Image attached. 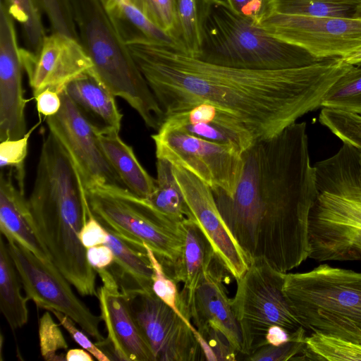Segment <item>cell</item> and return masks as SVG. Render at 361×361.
<instances>
[{"instance_id": "cell-1", "label": "cell", "mask_w": 361, "mask_h": 361, "mask_svg": "<svg viewBox=\"0 0 361 361\" xmlns=\"http://www.w3.org/2000/svg\"><path fill=\"white\" fill-rule=\"evenodd\" d=\"M127 46L165 118L208 102L238 116L255 140L276 135L320 107L329 88L350 66L336 57L298 68L241 69L207 63L161 44Z\"/></svg>"}, {"instance_id": "cell-2", "label": "cell", "mask_w": 361, "mask_h": 361, "mask_svg": "<svg viewBox=\"0 0 361 361\" xmlns=\"http://www.w3.org/2000/svg\"><path fill=\"white\" fill-rule=\"evenodd\" d=\"M231 196L212 189L219 213L248 262L288 273L309 257L308 220L318 192L305 122L256 140L242 153Z\"/></svg>"}, {"instance_id": "cell-3", "label": "cell", "mask_w": 361, "mask_h": 361, "mask_svg": "<svg viewBox=\"0 0 361 361\" xmlns=\"http://www.w3.org/2000/svg\"><path fill=\"white\" fill-rule=\"evenodd\" d=\"M27 202L54 264L75 288L92 283L97 273L78 236L90 211L85 187L70 157L49 131L42 139Z\"/></svg>"}, {"instance_id": "cell-4", "label": "cell", "mask_w": 361, "mask_h": 361, "mask_svg": "<svg viewBox=\"0 0 361 361\" xmlns=\"http://www.w3.org/2000/svg\"><path fill=\"white\" fill-rule=\"evenodd\" d=\"M78 41L92 72L114 96L124 99L145 126L158 130L165 114L100 0H70Z\"/></svg>"}, {"instance_id": "cell-5", "label": "cell", "mask_w": 361, "mask_h": 361, "mask_svg": "<svg viewBox=\"0 0 361 361\" xmlns=\"http://www.w3.org/2000/svg\"><path fill=\"white\" fill-rule=\"evenodd\" d=\"M196 58L249 70L298 68L331 59L319 58L270 34L256 21L235 13L224 0H217L210 10Z\"/></svg>"}, {"instance_id": "cell-6", "label": "cell", "mask_w": 361, "mask_h": 361, "mask_svg": "<svg viewBox=\"0 0 361 361\" xmlns=\"http://www.w3.org/2000/svg\"><path fill=\"white\" fill-rule=\"evenodd\" d=\"M283 292L306 330L361 344V273L326 264L286 273Z\"/></svg>"}, {"instance_id": "cell-7", "label": "cell", "mask_w": 361, "mask_h": 361, "mask_svg": "<svg viewBox=\"0 0 361 361\" xmlns=\"http://www.w3.org/2000/svg\"><path fill=\"white\" fill-rule=\"evenodd\" d=\"M92 214L104 228L133 246L144 250L145 243L164 269L179 258L183 247L180 224L158 213L129 190L111 185L85 189Z\"/></svg>"}, {"instance_id": "cell-8", "label": "cell", "mask_w": 361, "mask_h": 361, "mask_svg": "<svg viewBox=\"0 0 361 361\" xmlns=\"http://www.w3.org/2000/svg\"><path fill=\"white\" fill-rule=\"evenodd\" d=\"M285 274L264 259H255L236 280L231 302L241 332V353L245 356L265 345V335L271 326L291 332L302 326L283 292Z\"/></svg>"}, {"instance_id": "cell-9", "label": "cell", "mask_w": 361, "mask_h": 361, "mask_svg": "<svg viewBox=\"0 0 361 361\" xmlns=\"http://www.w3.org/2000/svg\"><path fill=\"white\" fill-rule=\"evenodd\" d=\"M152 138L157 159L183 167L211 189L220 190L228 196L233 195L243 167V152L239 149L164 126Z\"/></svg>"}, {"instance_id": "cell-10", "label": "cell", "mask_w": 361, "mask_h": 361, "mask_svg": "<svg viewBox=\"0 0 361 361\" xmlns=\"http://www.w3.org/2000/svg\"><path fill=\"white\" fill-rule=\"evenodd\" d=\"M8 248L19 275L25 297L45 310H55L68 316L97 342L104 339L99 330L101 316L91 312L53 263H46L11 238Z\"/></svg>"}, {"instance_id": "cell-11", "label": "cell", "mask_w": 361, "mask_h": 361, "mask_svg": "<svg viewBox=\"0 0 361 361\" xmlns=\"http://www.w3.org/2000/svg\"><path fill=\"white\" fill-rule=\"evenodd\" d=\"M59 94L61 109L47 117L46 123L74 164L85 189L97 185L126 188L103 152L97 137L98 126L71 99L66 88Z\"/></svg>"}, {"instance_id": "cell-12", "label": "cell", "mask_w": 361, "mask_h": 361, "mask_svg": "<svg viewBox=\"0 0 361 361\" xmlns=\"http://www.w3.org/2000/svg\"><path fill=\"white\" fill-rule=\"evenodd\" d=\"M309 257L318 262L361 260V202L319 194L308 220Z\"/></svg>"}, {"instance_id": "cell-13", "label": "cell", "mask_w": 361, "mask_h": 361, "mask_svg": "<svg viewBox=\"0 0 361 361\" xmlns=\"http://www.w3.org/2000/svg\"><path fill=\"white\" fill-rule=\"evenodd\" d=\"M124 288L133 315L152 350L154 361L204 360L194 326H190L153 292L137 288Z\"/></svg>"}, {"instance_id": "cell-14", "label": "cell", "mask_w": 361, "mask_h": 361, "mask_svg": "<svg viewBox=\"0 0 361 361\" xmlns=\"http://www.w3.org/2000/svg\"><path fill=\"white\" fill-rule=\"evenodd\" d=\"M259 24L319 58H345L361 47V19L271 13Z\"/></svg>"}, {"instance_id": "cell-15", "label": "cell", "mask_w": 361, "mask_h": 361, "mask_svg": "<svg viewBox=\"0 0 361 361\" xmlns=\"http://www.w3.org/2000/svg\"><path fill=\"white\" fill-rule=\"evenodd\" d=\"M103 285L97 289L101 317L107 338L95 344L111 360L154 361V355L133 315L124 287L107 269H96Z\"/></svg>"}, {"instance_id": "cell-16", "label": "cell", "mask_w": 361, "mask_h": 361, "mask_svg": "<svg viewBox=\"0 0 361 361\" xmlns=\"http://www.w3.org/2000/svg\"><path fill=\"white\" fill-rule=\"evenodd\" d=\"M20 54L34 97L46 89L60 94L71 81L92 68L80 42L59 32L47 35L36 56L25 48Z\"/></svg>"}, {"instance_id": "cell-17", "label": "cell", "mask_w": 361, "mask_h": 361, "mask_svg": "<svg viewBox=\"0 0 361 361\" xmlns=\"http://www.w3.org/2000/svg\"><path fill=\"white\" fill-rule=\"evenodd\" d=\"M173 174L192 219L200 226L231 276L239 279L247 271L249 262L227 228L211 188L181 166H173Z\"/></svg>"}, {"instance_id": "cell-18", "label": "cell", "mask_w": 361, "mask_h": 361, "mask_svg": "<svg viewBox=\"0 0 361 361\" xmlns=\"http://www.w3.org/2000/svg\"><path fill=\"white\" fill-rule=\"evenodd\" d=\"M14 20L3 1L0 5V142L27 133L23 87V65Z\"/></svg>"}, {"instance_id": "cell-19", "label": "cell", "mask_w": 361, "mask_h": 361, "mask_svg": "<svg viewBox=\"0 0 361 361\" xmlns=\"http://www.w3.org/2000/svg\"><path fill=\"white\" fill-rule=\"evenodd\" d=\"M228 272L216 255L210 268L192 294L185 296L180 293V310L185 319L192 322L196 329L205 324L218 329L241 353L240 326L224 283Z\"/></svg>"}, {"instance_id": "cell-20", "label": "cell", "mask_w": 361, "mask_h": 361, "mask_svg": "<svg viewBox=\"0 0 361 361\" xmlns=\"http://www.w3.org/2000/svg\"><path fill=\"white\" fill-rule=\"evenodd\" d=\"M161 126L244 152L256 140L245 123L220 106L203 102L168 116Z\"/></svg>"}, {"instance_id": "cell-21", "label": "cell", "mask_w": 361, "mask_h": 361, "mask_svg": "<svg viewBox=\"0 0 361 361\" xmlns=\"http://www.w3.org/2000/svg\"><path fill=\"white\" fill-rule=\"evenodd\" d=\"M13 171L0 176V231L46 263H53L36 228L24 192L13 181ZM54 264V263H53Z\"/></svg>"}, {"instance_id": "cell-22", "label": "cell", "mask_w": 361, "mask_h": 361, "mask_svg": "<svg viewBox=\"0 0 361 361\" xmlns=\"http://www.w3.org/2000/svg\"><path fill=\"white\" fill-rule=\"evenodd\" d=\"M313 167L318 195L326 193L361 202L360 149L343 142L336 154Z\"/></svg>"}, {"instance_id": "cell-23", "label": "cell", "mask_w": 361, "mask_h": 361, "mask_svg": "<svg viewBox=\"0 0 361 361\" xmlns=\"http://www.w3.org/2000/svg\"><path fill=\"white\" fill-rule=\"evenodd\" d=\"M183 247L178 259L167 269L166 274L176 283H183L180 293L190 296L207 272L216 254L200 226L192 219L180 224Z\"/></svg>"}, {"instance_id": "cell-24", "label": "cell", "mask_w": 361, "mask_h": 361, "mask_svg": "<svg viewBox=\"0 0 361 361\" xmlns=\"http://www.w3.org/2000/svg\"><path fill=\"white\" fill-rule=\"evenodd\" d=\"M97 137L106 158L126 188L147 199L156 189V179L141 165L133 147L121 138L119 130L112 127H98Z\"/></svg>"}, {"instance_id": "cell-25", "label": "cell", "mask_w": 361, "mask_h": 361, "mask_svg": "<svg viewBox=\"0 0 361 361\" xmlns=\"http://www.w3.org/2000/svg\"><path fill=\"white\" fill-rule=\"evenodd\" d=\"M119 36L128 45L149 42L179 50L173 39L147 19L127 0H100Z\"/></svg>"}, {"instance_id": "cell-26", "label": "cell", "mask_w": 361, "mask_h": 361, "mask_svg": "<svg viewBox=\"0 0 361 361\" xmlns=\"http://www.w3.org/2000/svg\"><path fill=\"white\" fill-rule=\"evenodd\" d=\"M91 70L71 81L66 90L82 111L96 117L102 122L103 126L120 131L123 114L116 105L115 97Z\"/></svg>"}, {"instance_id": "cell-27", "label": "cell", "mask_w": 361, "mask_h": 361, "mask_svg": "<svg viewBox=\"0 0 361 361\" xmlns=\"http://www.w3.org/2000/svg\"><path fill=\"white\" fill-rule=\"evenodd\" d=\"M105 245L112 250L118 267L113 274L119 282L127 281L123 286L153 292V269L145 249L137 248L110 231Z\"/></svg>"}, {"instance_id": "cell-28", "label": "cell", "mask_w": 361, "mask_h": 361, "mask_svg": "<svg viewBox=\"0 0 361 361\" xmlns=\"http://www.w3.org/2000/svg\"><path fill=\"white\" fill-rule=\"evenodd\" d=\"M217 0H175L173 38L179 51L196 57L200 53L206 19Z\"/></svg>"}, {"instance_id": "cell-29", "label": "cell", "mask_w": 361, "mask_h": 361, "mask_svg": "<svg viewBox=\"0 0 361 361\" xmlns=\"http://www.w3.org/2000/svg\"><path fill=\"white\" fill-rule=\"evenodd\" d=\"M20 279L8 245L0 240V310L14 332L28 320L27 298L20 292Z\"/></svg>"}, {"instance_id": "cell-30", "label": "cell", "mask_w": 361, "mask_h": 361, "mask_svg": "<svg viewBox=\"0 0 361 361\" xmlns=\"http://www.w3.org/2000/svg\"><path fill=\"white\" fill-rule=\"evenodd\" d=\"M156 189L145 199L158 213L180 224L192 219L190 210L173 174V165L166 159H157Z\"/></svg>"}, {"instance_id": "cell-31", "label": "cell", "mask_w": 361, "mask_h": 361, "mask_svg": "<svg viewBox=\"0 0 361 361\" xmlns=\"http://www.w3.org/2000/svg\"><path fill=\"white\" fill-rule=\"evenodd\" d=\"M273 12L295 16L361 19V0H271Z\"/></svg>"}, {"instance_id": "cell-32", "label": "cell", "mask_w": 361, "mask_h": 361, "mask_svg": "<svg viewBox=\"0 0 361 361\" xmlns=\"http://www.w3.org/2000/svg\"><path fill=\"white\" fill-rule=\"evenodd\" d=\"M298 360L361 361V344L312 332L305 336Z\"/></svg>"}, {"instance_id": "cell-33", "label": "cell", "mask_w": 361, "mask_h": 361, "mask_svg": "<svg viewBox=\"0 0 361 361\" xmlns=\"http://www.w3.org/2000/svg\"><path fill=\"white\" fill-rule=\"evenodd\" d=\"M321 106L361 115V62L351 64L331 85Z\"/></svg>"}, {"instance_id": "cell-34", "label": "cell", "mask_w": 361, "mask_h": 361, "mask_svg": "<svg viewBox=\"0 0 361 361\" xmlns=\"http://www.w3.org/2000/svg\"><path fill=\"white\" fill-rule=\"evenodd\" d=\"M13 19L20 25L25 49L36 56L45 35L38 0H2Z\"/></svg>"}, {"instance_id": "cell-35", "label": "cell", "mask_w": 361, "mask_h": 361, "mask_svg": "<svg viewBox=\"0 0 361 361\" xmlns=\"http://www.w3.org/2000/svg\"><path fill=\"white\" fill-rule=\"evenodd\" d=\"M320 123L329 128L343 142L351 144L361 150V115L355 113L323 108Z\"/></svg>"}, {"instance_id": "cell-36", "label": "cell", "mask_w": 361, "mask_h": 361, "mask_svg": "<svg viewBox=\"0 0 361 361\" xmlns=\"http://www.w3.org/2000/svg\"><path fill=\"white\" fill-rule=\"evenodd\" d=\"M143 246L153 269V293L171 307L190 326H193L192 323L187 321L181 313L180 293L178 290L177 283L166 274L161 262L149 246L145 243L143 244Z\"/></svg>"}, {"instance_id": "cell-37", "label": "cell", "mask_w": 361, "mask_h": 361, "mask_svg": "<svg viewBox=\"0 0 361 361\" xmlns=\"http://www.w3.org/2000/svg\"><path fill=\"white\" fill-rule=\"evenodd\" d=\"M37 125L20 138L0 142V166L1 169L9 167L13 169L18 187L23 192L25 188V160L28 152V142Z\"/></svg>"}, {"instance_id": "cell-38", "label": "cell", "mask_w": 361, "mask_h": 361, "mask_svg": "<svg viewBox=\"0 0 361 361\" xmlns=\"http://www.w3.org/2000/svg\"><path fill=\"white\" fill-rule=\"evenodd\" d=\"M49 312L47 310L39 320L40 353L47 361H65V355L58 353V351L66 350L68 345L59 324Z\"/></svg>"}, {"instance_id": "cell-39", "label": "cell", "mask_w": 361, "mask_h": 361, "mask_svg": "<svg viewBox=\"0 0 361 361\" xmlns=\"http://www.w3.org/2000/svg\"><path fill=\"white\" fill-rule=\"evenodd\" d=\"M127 1L152 24L173 38L176 25L175 0Z\"/></svg>"}, {"instance_id": "cell-40", "label": "cell", "mask_w": 361, "mask_h": 361, "mask_svg": "<svg viewBox=\"0 0 361 361\" xmlns=\"http://www.w3.org/2000/svg\"><path fill=\"white\" fill-rule=\"evenodd\" d=\"M49 21L52 32L65 34L78 40L70 0H38Z\"/></svg>"}, {"instance_id": "cell-41", "label": "cell", "mask_w": 361, "mask_h": 361, "mask_svg": "<svg viewBox=\"0 0 361 361\" xmlns=\"http://www.w3.org/2000/svg\"><path fill=\"white\" fill-rule=\"evenodd\" d=\"M305 346V339L296 340L275 346L265 345L246 356L250 361H286L297 360Z\"/></svg>"}, {"instance_id": "cell-42", "label": "cell", "mask_w": 361, "mask_h": 361, "mask_svg": "<svg viewBox=\"0 0 361 361\" xmlns=\"http://www.w3.org/2000/svg\"><path fill=\"white\" fill-rule=\"evenodd\" d=\"M196 329L208 344L216 361H233L237 359L239 352L218 329L205 324Z\"/></svg>"}, {"instance_id": "cell-43", "label": "cell", "mask_w": 361, "mask_h": 361, "mask_svg": "<svg viewBox=\"0 0 361 361\" xmlns=\"http://www.w3.org/2000/svg\"><path fill=\"white\" fill-rule=\"evenodd\" d=\"M51 312L59 320L60 324L68 332L71 338L82 348L88 351L99 361H110L109 357L95 343L75 325L74 321L68 316L55 310H48Z\"/></svg>"}, {"instance_id": "cell-44", "label": "cell", "mask_w": 361, "mask_h": 361, "mask_svg": "<svg viewBox=\"0 0 361 361\" xmlns=\"http://www.w3.org/2000/svg\"><path fill=\"white\" fill-rule=\"evenodd\" d=\"M229 7L237 14L257 23L273 13L271 0H226Z\"/></svg>"}, {"instance_id": "cell-45", "label": "cell", "mask_w": 361, "mask_h": 361, "mask_svg": "<svg viewBox=\"0 0 361 361\" xmlns=\"http://www.w3.org/2000/svg\"><path fill=\"white\" fill-rule=\"evenodd\" d=\"M82 245L87 249L104 245L108 240L109 231L92 214L90 210L78 234Z\"/></svg>"}, {"instance_id": "cell-46", "label": "cell", "mask_w": 361, "mask_h": 361, "mask_svg": "<svg viewBox=\"0 0 361 361\" xmlns=\"http://www.w3.org/2000/svg\"><path fill=\"white\" fill-rule=\"evenodd\" d=\"M37 109L45 118L55 115L61 106L60 94L50 89H46L35 97Z\"/></svg>"}, {"instance_id": "cell-47", "label": "cell", "mask_w": 361, "mask_h": 361, "mask_svg": "<svg viewBox=\"0 0 361 361\" xmlns=\"http://www.w3.org/2000/svg\"><path fill=\"white\" fill-rule=\"evenodd\" d=\"M89 264L96 270L107 269L114 262L112 250L106 245H99L86 249Z\"/></svg>"}, {"instance_id": "cell-48", "label": "cell", "mask_w": 361, "mask_h": 361, "mask_svg": "<svg viewBox=\"0 0 361 361\" xmlns=\"http://www.w3.org/2000/svg\"><path fill=\"white\" fill-rule=\"evenodd\" d=\"M92 356L82 348L70 349L65 355L66 361H93Z\"/></svg>"}, {"instance_id": "cell-49", "label": "cell", "mask_w": 361, "mask_h": 361, "mask_svg": "<svg viewBox=\"0 0 361 361\" xmlns=\"http://www.w3.org/2000/svg\"><path fill=\"white\" fill-rule=\"evenodd\" d=\"M343 59L345 62L350 64H355L361 62V47Z\"/></svg>"}]
</instances>
